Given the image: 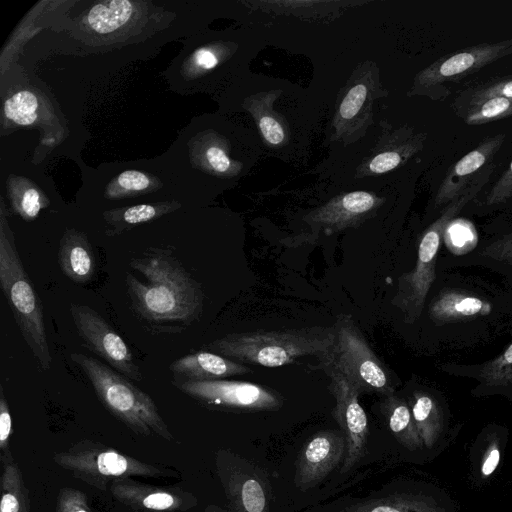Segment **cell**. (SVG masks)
<instances>
[{
	"label": "cell",
	"mask_w": 512,
	"mask_h": 512,
	"mask_svg": "<svg viewBox=\"0 0 512 512\" xmlns=\"http://www.w3.org/2000/svg\"><path fill=\"white\" fill-rule=\"evenodd\" d=\"M131 272L125 274L127 294L134 315L157 333H182L203 313L204 293L197 282L173 256L170 248H147L132 258Z\"/></svg>",
	"instance_id": "obj_1"
},
{
	"label": "cell",
	"mask_w": 512,
	"mask_h": 512,
	"mask_svg": "<svg viewBox=\"0 0 512 512\" xmlns=\"http://www.w3.org/2000/svg\"><path fill=\"white\" fill-rule=\"evenodd\" d=\"M335 343L334 328L259 329L227 334L208 347L241 364L281 367L306 356L327 357Z\"/></svg>",
	"instance_id": "obj_2"
},
{
	"label": "cell",
	"mask_w": 512,
	"mask_h": 512,
	"mask_svg": "<svg viewBox=\"0 0 512 512\" xmlns=\"http://www.w3.org/2000/svg\"><path fill=\"white\" fill-rule=\"evenodd\" d=\"M0 285L33 356L42 370H49L52 357L42 302L22 264L15 239L4 221L0 230Z\"/></svg>",
	"instance_id": "obj_3"
},
{
	"label": "cell",
	"mask_w": 512,
	"mask_h": 512,
	"mask_svg": "<svg viewBox=\"0 0 512 512\" xmlns=\"http://www.w3.org/2000/svg\"><path fill=\"white\" fill-rule=\"evenodd\" d=\"M494 165L490 164L456 199L448 203L441 216L423 233L413 270L402 274L392 304L398 308L406 324L420 317L428 292L435 280V264L444 232L449 223L480 192L488 182Z\"/></svg>",
	"instance_id": "obj_4"
},
{
	"label": "cell",
	"mask_w": 512,
	"mask_h": 512,
	"mask_svg": "<svg viewBox=\"0 0 512 512\" xmlns=\"http://www.w3.org/2000/svg\"><path fill=\"white\" fill-rule=\"evenodd\" d=\"M71 360L82 369L97 397L111 413L137 431L153 430L170 437L153 399L129 378L92 356L72 353Z\"/></svg>",
	"instance_id": "obj_5"
},
{
	"label": "cell",
	"mask_w": 512,
	"mask_h": 512,
	"mask_svg": "<svg viewBox=\"0 0 512 512\" xmlns=\"http://www.w3.org/2000/svg\"><path fill=\"white\" fill-rule=\"evenodd\" d=\"M335 343L323 358L337 367L361 393L394 394V387L383 363L378 359L350 315H339Z\"/></svg>",
	"instance_id": "obj_6"
},
{
	"label": "cell",
	"mask_w": 512,
	"mask_h": 512,
	"mask_svg": "<svg viewBox=\"0 0 512 512\" xmlns=\"http://www.w3.org/2000/svg\"><path fill=\"white\" fill-rule=\"evenodd\" d=\"M512 55V37L469 46L445 55L417 76V87L433 99L451 94L447 83H456L494 62Z\"/></svg>",
	"instance_id": "obj_7"
},
{
	"label": "cell",
	"mask_w": 512,
	"mask_h": 512,
	"mask_svg": "<svg viewBox=\"0 0 512 512\" xmlns=\"http://www.w3.org/2000/svg\"><path fill=\"white\" fill-rule=\"evenodd\" d=\"M69 310L77 333L88 350L130 380H143L129 346L97 311L76 303H71Z\"/></svg>",
	"instance_id": "obj_8"
},
{
	"label": "cell",
	"mask_w": 512,
	"mask_h": 512,
	"mask_svg": "<svg viewBox=\"0 0 512 512\" xmlns=\"http://www.w3.org/2000/svg\"><path fill=\"white\" fill-rule=\"evenodd\" d=\"M330 382L328 389L336 405L332 416L346 439V455L341 472H348L364 456L368 437V420L359 402V390L331 362L321 359Z\"/></svg>",
	"instance_id": "obj_9"
},
{
	"label": "cell",
	"mask_w": 512,
	"mask_h": 512,
	"mask_svg": "<svg viewBox=\"0 0 512 512\" xmlns=\"http://www.w3.org/2000/svg\"><path fill=\"white\" fill-rule=\"evenodd\" d=\"M173 384L190 397L212 406L255 412L275 411L283 405V399L277 391L246 381L174 380Z\"/></svg>",
	"instance_id": "obj_10"
},
{
	"label": "cell",
	"mask_w": 512,
	"mask_h": 512,
	"mask_svg": "<svg viewBox=\"0 0 512 512\" xmlns=\"http://www.w3.org/2000/svg\"><path fill=\"white\" fill-rule=\"evenodd\" d=\"M346 455V439L337 430L315 433L299 452L295 484L299 489H309L334 470Z\"/></svg>",
	"instance_id": "obj_11"
},
{
	"label": "cell",
	"mask_w": 512,
	"mask_h": 512,
	"mask_svg": "<svg viewBox=\"0 0 512 512\" xmlns=\"http://www.w3.org/2000/svg\"><path fill=\"white\" fill-rule=\"evenodd\" d=\"M505 139L504 133L489 136L460 158L445 175L436 194V204H448L459 197L491 164Z\"/></svg>",
	"instance_id": "obj_12"
},
{
	"label": "cell",
	"mask_w": 512,
	"mask_h": 512,
	"mask_svg": "<svg viewBox=\"0 0 512 512\" xmlns=\"http://www.w3.org/2000/svg\"><path fill=\"white\" fill-rule=\"evenodd\" d=\"M343 512H456V504L442 489L428 487L354 504Z\"/></svg>",
	"instance_id": "obj_13"
},
{
	"label": "cell",
	"mask_w": 512,
	"mask_h": 512,
	"mask_svg": "<svg viewBox=\"0 0 512 512\" xmlns=\"http://www.w3.org/2000/svg\"><path fill=\"white\" fill-rule=\"evenodd\" d=\"M169 370L176 381H214L253 372L248 366L214 352H197L173 361Z\"/></svg>",
	"instance_id": "obj_14"
},
{
	"label": "cell",
	"mask_w": 512,
	"mask_h": 512,
	"mask_svg": "<svg viewBox=\"0 0 512 512\" xmlns=\"http://www.w3.org/2000/svg\"><path fill=\"white\" fill-rule=\"evenodd\" d=\"M58 263L63 274L77 284L91 281L97 261L87 236L75 229L67 230L59 242Z\"/></svg>",
	"instance_id": "obj_15"
},
{
	"label": "cell",
	"mask_w": 512,
	"mask_h": 512,
	"mask_svg": "<svg viewBox=\"0 0 512 512\" xmlns=\"http://www.w3.org/2000/svg\"><path fill=\"white\" fill-rule=\"evenodd\" d=\"M410 408L425 450L432 452L445 448L448 445L446 419L435 398L426 392L415 391Z\"/></svg>",
	"instance_id": "obj_16"
},
{
	"label": "cell",
	"mask_w": 512,
	"mask_h": 512,
	"mask_svg": "<svg viewBox=\"0 0 512 512\" xmlns=\"http://www.w3.org/2000/svg\"><path fill=\"white\" fill-rule=\"evenodd\" d=\"M491 305L481 298L459 291H442L429 306V316L437 324L454 322L478 315L486 316Z\"/></svg>",
	"instance_id": "obj_17"
},
{
	"label": "cell",
	"mask_w": 512,
	"mask_h": 512,
	"mask_svg": "<svg viewBox=\"0 0 512 512\" xmlns=\"http://www.w3.org/2000/svg\"><path fill=\"white\" fill-rule=\"evenodd\" d=\"M381 411L390 432L402 447L410 452L425 450L410 405L404 399L394 394L386 396L381 403Z\"/></svg>",
	"instance_id": "obj_18"
},
{
	"label": "cell",
	"mask_w": 512,
	"mask_h": 512,
	"mask_svg": "<svg viewBox=\"0 0 512 512\" xmlns=\"http://www.w3.org/2000/svg\"><path fill=\"white\" fill-rule=\"evenodd\" d=\"M504 432L496 429L483 431L471 449V465L474 480L486 481L498 468L505 446Z\"/></svg>",
	"instance_id": "obj_19"
},
{
	"label": "cell",
	"mask_w": 512,
	"mask_h": 512,
	"mask_svg": "<svg viewBox=\"0 0 512 512\" xmlns=\"http://www.w3.org/2000/svg\"><path fill=\"white\" fill-rule=\"evenodd\" d=\"M468 125H482L512 116V99L488 97L454 110Z\"/></svg>",
	"instance_id": "obj_20"
},
{
	"label": "cell",
	"mask_w": 512,
	"mask_h": 512,
	"mask_svg": "<svg viewBox=\"0 0 512 512\" xmlns=\"http://www.w3.org/2000/svg\"><path fill=\"white\" fill-rule=\"evenodd\" d=\"M133 12L132 3L127 0H114L94 6L87 21L94 31L112 32L128 22Z\"/></svg>",
	"instance_id": "obj_21"
},
{
	"label": "cell",
	"mask_w": 512,
	"mask_h": 512,
	"mask_svg": "<svg viewBox=\"0 0 512 512\" xmlns=\"http://www.w3.org/2000/svg\"><path fill=\"white\" fill-rule=\"evenodd\" d=\"M174 208L170 204H141L123 210L106 212L105 219L111 226V231L108 234H119L135 225L151 221Z\"/></svg>",
	"instance_id": "obj_22"
},
{
	"label": "cell",
	"mask_w": 512,
	"mask_h": 512,
	"mask_svg": "<svg viewBox=\"0 0 512 512\" xmlns=\"http://www.w3.org/2000/svg\"><path fill=\"white\" fill-rule=\"evenodd\" d=\"M488 97L512 99V74L489 78L459 92L452 103L453 110Z\"/></svg>",
	"instance_id": "obj_23"
},
{
	"label": "cell",
	"mask_w": 512,
	"mask_h": 512,
	"mask_svg": "<svg viewBox=\"0 0 512 512\" xmlns=\"http://www.w3.org/2000/svg\"><path fill=\"white\" fill-rule=\"evenodd\" d=\"M478 374L488 388L512 389V343L502 354L484 363Z\"/></svg>",
	"instance_id": "obj_24"
},
{
	"label": "cell",
	"mask_w": 512,
	"mask_h": 512,
	"mask_svg": "<svg viewBox=\"0 0 512 512\" xmlns=\"http://www.w3.org/2000/svg\"><path fill=\"white\" fill-rule=\"evenodd\" d=\"M38 100L30 91H20L7 99L5 115L19 125H30L37 118Z\"/></svg>",
	"instance_id": "obj_25"
},
{
	"label": "cell",
	"mask_w": 512,
	"mask_h": 512,
	"mask_svg": "<svg viewBox=\"0 0 512 512\" xmlns=\"http://www.w3.org/2000/svg\"><path fill=\"white\" fill-rule=\"evenodd\" d=\"M443 239L450 252L460 255L471 251L476 243V233L469 224L456 223L452 220L447 226Z\"/></svg>",
	"instance_id": "obj_26"
},
{
	"label": "cell",
	"mask_w": 512,
	"mask_h": 512,
	"mask_svg": "<svg viewBox=\"0 0 512 512\" xmlns=\"http://www.w3.org/2000/svg\"><path fill=\"white\" fill-rule=\"evenodd\" d=\"M240 503L244 512H266L267 498L261 482L253 476L246 477L240 486Z\"/></svg>",
	"instance_id": "obj_27"
},
{
	"label": "cell",
	"mask_w": 512,
	"mask_h": 512,
	"mask_svg": "<svg viewBox=\"0 0 512 512\" xmlns=\"http://www.w3.org/2000/svg\"><path fill=\"white\" fill-rule=\"evenodd\" d=\"M512 199V161L490 189L487 205H497Z\"/></svg>",
	"instance_id": "obj_28"
},
{
	"label": "cell",
	"mask_w": 512,
	"mask_h": 512,
	"mask_svg": "<svg viewBox=\"0 0 512 512\" xmlns=\"http://www.w3.org/2000/svg\"><path fill=\"white\" fill-rule=\"evenodd\" d=\"M481 255L512 265V232L488 244L483 248Z\"/></svg>",
	"instance_id": "obj_29"
},
{
	"label": "cell",
	"mask_w": 512,
	"mask_h": 512,
	"mask_svg": "<svg viewBox=\"0 0 512 512\" xmlns=\"http://www.w3.org/2000/svg\"><path fill=\"white\" fill-rule=\"evenodd\" d=\"M127 467V460L116 452H103L97 457V468L101 474L118 476L123 474Z\"/></svg>",
	"instance_id": "obj_30"
},
{
	"label": "cell",
	"mask_w": 512,
	"mask_h": 512,
	"mask_svg": "<svg viewBox=\"0 0 512 512\" xmlns=\"http://www.w3.org/2000/svg\"><path fill=\"white\" fill-rule=\"evenodd\" d=\"M367 88L363 84L354 86L346 95L340 106V115L344 119L353 118L366 98Z\"/></svg>",
	"instance_id": "obj_31"
},
{
	"label": "cell",
	"mask_w": 512,
	"mask_h": 512,
	"mask_svg": "<svg viewBox=\"0 0 512 512\" xmlns=\"http://www.w3.org/2000/svg\"><path fill=\"white\" fill-rule=\"evenodd\" d=\"M15 210L26 220H33L42 208L40 195L35 189H27L14 203Z\"/></svg>",
	"instance_id": "obj_32"
},
{
	"label": "cell",
	"mask_w": 512,
	"mask_h": 512,
	"mask_svg": "<svg viewBox=\"0 0 512 512\" xmlns=\"http://www.w3.org/2000/svg\"><path fill=\"white\" fill-rule=\"evenodd\" d=\"M117 184L125 191L138 192L147 189L150 185V180L142 172L127 170L118 176Z\"/></svg>",
	"instance_id": "obj_33"
},
{
	"label": "cell",
	"mask_w": 512,
	"mask_h": 512,
	"mask_svg": "<svg viewBox=\"0 0 512 512\" xmlns=\"http://www.w3.org/2000/svg\"><path fill=\"white\" fill-rule=\"evenodd\" d=\"M402 161V157L398 152H384L372 159L369 168L374 173H384L397 167Z\"/></svg>",
	"instance_id": "obj_34"
},
{
	"label": "cell",
	"mask_w": 512,
	"mask_h": 512,
	"mask_svg": "<svg viewBox=\"0 0 512 512\" xmlns=\"http://www.w3.org/2000/svg\"><path fill=\"white\" fill-rule=\"evenodd\" d=\"M264 138L271 144H280L284 138L281 125L271 117H262L259 121Z\"/></svg>",
	"instance_id": "obj_35"
},
{
	"label": "cell",
	"mask_w": 512,
	"mask_h": 512,
	"mask_svg": "<svg viewBox=\"0 0 512 512\" xmlns=\"http://www.w3.org/2000/svg\"><path fill=\"white\" fill-rule=\"evenodd\" d=\"M11 431V416L8 403L4 397L3 388L0 385V440L3 444Z\"/></svg>",
	"instance_id": "obj_36"
},
{
	"label": "cell",
	"mask_w": 512,
	"mask_h": 512,
	"mask_svg": "<svg viewBox=\"0 0 512 512\" xmlns=\"http://www.w3.org/2000/svg\"><path fill=\"white\" fill-rule=\"evenodd\" d=\"M206 157L211 167L218 172H225L230 167V159L219 147H210L206 152Z\"/></svg>",
	"instance_id": "obj_37"
},
{
	"label": "cell",
	"mask_w": 512,
	"mask_h": 512,
	"mask_svg": "<svg viewBox=\"0 0 512 512\" xmlns=\"http://www.w3.org/2000/svg\"><path fill=\"white\" fill-rule=\"evenodd\" d=\"M173 504L174 498L164 492L150 494L143 500V505L153 510H165L170 508Z\"/></svg>",
	"instance_id": "obj_38"
},
{
	"label": "cell",
	"mask_w": 512,
	"mask_h": 512,
	"mask_svg": "<svg viewBox=\"0 0 512 512\" xmlns=\"http://www.w3.org/2000/svg\"><path fill=\"white\" fill-rule=\"evenodd\" d=\"M193 60L198 67L204 70L212 69L218 63L216 55L206 48L197 50L193 55Z\"/></svg>",
	"instance_id": "obj_39"
},
{
	"label": "cell",
	"mask_w": 512,
	"mask_h": 512,
	"mask_svg": "<svg viewBox=\"0 0 512 512\" xmlns=\"http://www.w3.org/2000/svg\"><path fill=\"white\" fill-rule=\"evenodd\" d=\"M19 503L17 498L8 493L4 494L1 500V512H18Z\"/></svg>",
	"instance_id": "obj_40"
},
{
	"label": "cell",
	"mask_w": 512,
	"mask_h": 512,
	"mask_svg": "<svg viewBox=\"0 0 512 512\" xmlns=\"http://www.w3.org/2000/svg\"><path fill=\"white\" fill-rule=\"evenodd\" d=\"M75 512H88V511H86V510H77Z\"/></svg>",
	"instance_id": "obj_41"
}]
</instances>
